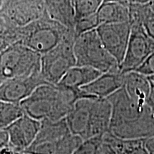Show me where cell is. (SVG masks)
Segmentation results:
<instances>
[{"mask_svg": "<svg viewBox=\"0 0 154 154\" xmlns=\"http://www.w3.org/2000/svg\"><path fill=\"white\" fill-rule=\"evenodd\" d=\"M107 100L111 105V134L123 140H141L154 136V113L151 108L132 100L124 86Z\"/></svg>", "mask_w": 154, "mask_h": 154, "instance_id": "obj_1", "label": "cell"}, {"mask_svg": "<svg viewBox=\"0 0 154 154\" xmlns=\"http://www.w3.org/2000/svg\"><path fill=\"white\" fill-rule=\"evenodd\" d=\"M71 30L45 15L37 21L18 28L19 44L43 55L57 47Z\"/></svg>", "mask_w": 154, "mask_h": 154, "instance_id": "obj_2", "label": "cell"}, {"mask_svg": "<svg viewBox=\"0 0 154 154\" xmlns=\"http://www.w3.org/2000/svg\"><path fill=\"white\" fill-rule=\"evenodd\" d=\"M76 66L91 67L101 73L119 72V65L102 44L96 30L81 34L74 44Z\"/></svg>", "mask_w": 154, "mask_h": 154, "instance_id": "obj_3", "label": "cell"}, {"mask_svg": "<svg viewBox=\"0 0 154 154\" xmlns=\"http://www.w3.org/2000/svg\"><path fill=\"white\" fill-rule=\"evenodd\" d=\"M42 55L17 43L0 54V84L40 72Z\"/></svg>", "mask_w": 154, "mask_h": 154, "instance_id": "obj_4", "label": "cell"}, {"mask_svg": "<svg viewBox=\"0 0 154 154\" xmlns=\"http://www.w3.org/2000/svg\"><path fill=\"white\" fill-rule=\"evenodd\" d=\"M76 38L74 31H69L57 47L42 55L40 74L46 83L57 85L69 69L76 66L74 44Z\"/></svg>", "mask_w": 154, "mask_h": 154, "instance_id": "obj_5", "label": "cell"}, {"mask_svg": "<svg viewBox=\"0 0 154 154\" xmlns=\"http://www.w3.org/2000/svg\"><path fill=\"white\" fill-rule=\"evenodd\" d=\"M0 14L5 20L8 29L23 27L45 16L44 1H3Z\"/></svg>", "mask_w": 154, "mask_h": 154, "instance_id": "obj_6", "label": "cell"}, {"mask_svg": "<svg viewBox=\"0 0 154 154\" xmlns=\"http://www.w3.org/2000/svg\"><path fill=\"white\" fill-rule=\"evenodd\" d=\"M130 25L131 34L128 47L124 60L119 66V70L123 74L134 72L154 52V42L144 32L142 24L134 22Z\"/></svg>", "mask_w": 154, "mask_h": 154, "instance_id": "obj_7", "label": "cell"}, {"mask_svg": "<svg viewBox=\"0 0 154 154\" xmlns=\"http://www.w3.org/2000/svg\"><path fill=\"white\" fill-rule=\"evenodd\" d=\"M57 85L46 84L38 86L26 99L20 103L24 114L41 121L51 120L57 97Z\"/></svg>", "mask_w": 154, "mask_h": 154, "instance_id": "obj_8", "label": "cell"}, {"mask_svg": "<svg viewBox=\"0 0 154 154\" xmlns=\"http://www.w3.org/2000/svg\"><path fill=\"white\" fill-rule=\"evenodd\" d=\"M96 30L103 47L120 66L124 60L129 41V22L101 24Z\"/></svg>", "mask_w": 154, "mask_h": 154, "instance_id": "obj_9", "label": "cell"}, {"mask_svg": "<svg viewBox=\"0 0 154 154\" xmlns=\"http://www.w3.org/2000/svg\"><path fill=\"white\" fill-rule=\"evenodd\" d=\"M41 121L24 114L5 129L8 135L9 146L19 153L32 146L40 129Z\"/></svg>", "mask_w": 154, "mask_h": 154, "instance_id": "obj_10", "label": "cell"}, {"mask_svg": "<svg viewBox=\"0 0 154 154\" xmlns=\"http://www.w3.org/2000/svg\"><path fill=\"white\" fill-rule=\"evenodd\" d=\"M46 84L40 72L24 78L8 80L0 84V101L20 104L38 86Z\"/></svg>", "mask_w": 154, "mask_h": 154, "instance_id": "obj_11", "label": "cell"}, {"mask_svg": "<svg viewBox=\"0 0 154 154\" xmlns=\"http://www.w3.org/2000/svg\"><path fill=\"white\" fill-rule=\"evenodd\" d=\"M124 74L120 71L103 73L94 82L81 89L88 96L97 99H107L124 86Z\"/></svg>", "mask_w": 154, "mask_h": 154, "instance_id": "obj_12", "label": "cell"}, {"mask_svg": "<svg viewBox=\"0 0 154 154\" xmlns=\"http://www.w3.org/2000/svg\"><path fill=\"white\" fill-rule=\"evenodd\" d=\"M111 105L107 99H95L92 105L86 139L109 132Z\"/></svg>", "mask_w": 154, "mask_h": 154, "instance_id": "obj_13", "label": "cell"}, {"mask_svg": "<svg viewBox=\"0 0 154 154\" xmlns=\"http://www.w3.org/2000/svg\"><path fill=\"white\" fill-rule=\"evenodd\" d=\"M97 98L79 100L74 108L65 118L69 129L72 134L76 135L85 140L94 101Z\"/></svg>", "mask_w": 154, "mask_h": 154, "instance_id": "obj_14", "label": "cell"}, {"mask_svg": "<svg viewBox=\"0 0 154 154\" xmlns=\"http://www.w3.org/2000/svg\"><path fill=\"white\" fill-rule=\"evenodd\" d=\"M44 7L48 18L68 29L74 30L75 13L72 1L46 0Z\"/></svg>", "mask_w": 154, "mask_h": 154, "instance_id": "obj_15", "label": "cell"}, {"mask_svg": "<svg viewBox=\"0 0 154 154\" xmlns=\"http://www.w3.org/2000/svg\"><path fill=\"white\" fill-rule=\"evenodd\" d=\"M124 87L135 102L140 105L147 104L151 92V81L147 76L136 72L124 74Z\"/></svg>", "mask_w": 154, "mask_h": 154, "instance_id": "obj_16", "label": "cell"}, {"mask_svg": "<svg viewBox=\"0 0 154 154\" xmlns=\"http://www.w3.org/2000/svg\"><path fill=\"white\" fill-rule=\"evenodd\" d=\"M99 26L101 24L129 22L127 1H103L96 12Z\"/></svg>", "mask_w": 154, "mask_h": 154, "instance_id": "obj_17", "label": "cell"}, {"mask_svg": "<svg viewBox=\"0 0 154 154\" xmlns=\"http://www.w3.org/2000/svg\"><path fill=\"white\" fill-rule=\"evenodd\" d=\"M102 74L91 67L74 66L69 69L58 84L74 89H81L94 82Z\"/></svg>", "mask_w": 154, "mask_h": 154, "instance_id": "obj_18", "label": "cell"}, {"mask_svg": "<svg viewBox=\"0 0 154 154\" xmlns=\"http://www.w3.org/2000/svg\"><path fill=\"white\" fill-rule=\"evenodd\" d=\"M69 133L71 132L65 119L57 121L44 119L41 121L40 129L35 140L32 145L57 141Z\"/></svg>", "mask_w": 154, "mask_h": 154, "instance_id": "obj_19", "label": "cell"}, {"mask_svg": "<svg viewBox=\"0 0 154 154\" xmlns=\"http://www.w3.org/2000/svg\"><path fill=\"white\" fill-rule=\"evenodd\" d=\"M24 114L20 104L0 101V129L8 128Z\"/></svg>", "mask_w": 154, "mask_h": 154, "instance_id": "obj_20", "label": "cell"}, {"mask_svg": "<svg viewBox=\"0 0 154 154\" xmlns=\"http://www.w3.org/2000/svg\"><path fill=\"white\" fill-rule=\"evenodd\" d=\"M73 2L75 13V22L96 14L103 1L98 0H75Z\"/></svg>", "mask_w": 154, "mask_h": 154, "instance_id": "obj_21", "label": "cell"}, {"mask_svg": "<svg viewBox=\"0 0 154 154\" xmlns=\"http://www.w3.org/2000/svg\"><path fill=\"white\" fill-rule=\"evenodd\" d=\"M84 140L76 135L69 133L55 141V154H73Z\"/></svg>", "mask_w": 154, "mask_h": 154, "instance_id": "obj_22", "label": "cell"}, {"mask_svg": "<svg viewBox=\"0 0 154 154\" xmlns=\"http://www.w3.org/2000/svg\"><path fill=\"white\" fill-rule=\"evenodd\" d=\"M123 139L108 132L102 136L100 154H123Z\"/></svg>", "mask_w": 154, "mask_h": 154, "instance_id": "obj_23", "label": "cell"}, {"mask_svg": "<svg viewBox=\"0 0 154 154\" xmlns=\"http://www.w3.org/2000/svg\"><path fill=\"white\" fill-rule=\"evenodd\" d=\"M151 1L143 5L141 11V24L147 36L154 42V11L150 6Z\"/></svg>", "mask_w": 154, "mask_h": 154, "instance_id": "obj_24", "label": "cell"}, {"mask_svg": "<svg viewBox=\"0 0 154 154\" xmlns=\"http://www.w3.org/2000/svg\"><path fill=\"white\" fill-rule=\"evenodd\" d=\"M99 23L96 14L76 21L74 25V32L76 37L86 32L95 30L99 27Z\"/></svg>", "mask_w": 154, "mask_h": 154, "instance_id": "obj_25", "label": "cell"}, {"mask_svg": "<svg viewBox=\"0 0 154 154\" xmlns=\"http://www.w3.org/2000/svg\"><path fill=\"white\" fill-rule=\"evenodd\" d=\"M102 136H96L84 140L73 154H100Z\"/></svg>", "mask_w": 154, "mask_h": 154, "instance_id": "obj_26", "label": "cell"}, {"mask_svg": "<svg viewBox=\"0 0 154 154\" xmlns=\"http://www.w3.org/2000/svg\"><path fill=\"white\" fill-rule=\"evenodd\" d=\"M18 42V28H11L0 31V54L9 47Z\"/></svg>", "mask_w": 154, "mask_h": 154, "instance_id": "obj_27", "label": "cell"}, {"mask_svg": "<svg viewBox=\"0 0 154 154\" xmlns=\"http://www.w3.org/2000/svg\"><path fill=\"white\" fill-rule=\"evenodd\" d=\"M143 140H123V154H148L144 147Z\"/></svg>", "mask_w": 154, "mask_h": 154, "instance_id": "obj_28", "label": "cell"}, {"mask_svg": "<svg viewBox=\"0 0 154 154\" xmlns=\"http://www.w3.org/2000/svg\"><path fill=\"white\" fill-rule=\"evenodd\" d=\"M134 72L147 76L151 81L154 80V52L151 54L149 57L143 61L140 66Z\"/></svg>", "mask_w": 154, "mask_h": 154, "instance_id": "obj_29", "label": "cell"}, {"mask_svg": "<svg viewBox=\"0 0 154 154\" xmlns=\"http://www.w3.org/2000/svg\"><path fill=\"white\" fill-rule=\"evenodd\" d=\"M143 144L148 154H154V136L144 139Z\"/></svg>", "mask_w": 154, "mask_h": 154, "instance_id": "obj_30", "label": "cell"}, {"mask_svg": "<svg viewBox=\"0 0 154 154\" xmlns=\"http://www.w3.org/2000/svg\"><path fill=\"white\" fill-rule=\"evenodd\" d=\"M147 105L151 108L154 113V82H152V81H151V92H150L149 99L147 101Z\"/></svg>", "mask_w": 154, "mask_h": 154, "instance_id": "obj_31", "label": "cell"}, {"mask_svg": "<svg viewBox=\"0 0 154 154\" xmlns=\"http://www.w3.org/2000/svg\"><path fill=\"white\" fill-rule=\"evenodd\" d=\"M2 3H3V1L0 0V9H1L2 6ZM7 29H8V26H7V24H6L5 20L4 19L1 14H0V31Z\"/></svg>", "mask_w": 154, "mask_h": 154, "instance_id": "obj_32", "label": "cell"}, {"mask_svg": "<svg viewBox=\"0 0 154 154\" xmlns=\"http://www.w3.org/2000/svg\"><path fill=\"white\" fill-rule=\"evenodd\" d=\"M150 6H151V8L152 9V10L154 11V1H151V2H150Z\"/></svg>", "mask_w": 154, "mask_h": 154, "instance_id": "obj_33", "label": "cell"}, {"mask_svg": "<svg viewBox=\"0 0 154 154\" xmlns=\"http://www.w3.org/2000/svg\"><path fill=\"white\" fill-rule=\"evenodd\" d=\"M152 82H154V80H153V81H152Z\"/></svg>", "mask_w": 154, "mask_h": 154, "instance_id": "obj_34", "label": "cell"}, {"mask_svg": "<svg viewBox=\"0 0 154 154\" xmlns=\"http://www.w3.org/2000/svg\"><path fill=\"white\" fill-rule=\"evenodd\" d=\"M22 154H25V153H22Z\"/></svg>", "mask_w": 154, "mask_h": 154, "instance_id": "obj_35", "label": "cell"}]
</instances>
